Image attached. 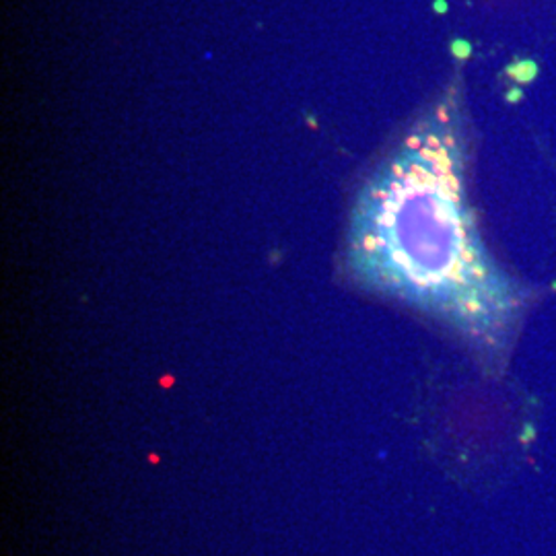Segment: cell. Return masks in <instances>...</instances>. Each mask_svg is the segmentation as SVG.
Segmentation results:
<instances>
[{
    "instance_id": "1",
    "label": "cell",
    "mask_w": 556,
    "mask_h": 556,
    "mask_svg": "<svg viewBox=\"0 0 556 556\" xmlns=\"http://www.w3.org/2000/svg\"><path fill=\"white\" fill-rule=\"evenodd\" d=\"M466 167V114L462 91L452 87L361 190L349 260L369 287L450 321L491 357H505L530 295L484 245Z\"/></svg>"
}]
</instances>
